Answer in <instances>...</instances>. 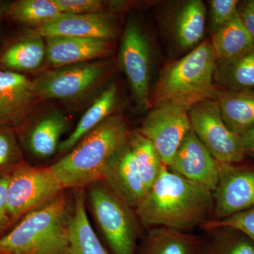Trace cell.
Listing matches in <instances>:
<instances>
[{
	"label": "cell",
	"mask_w": 254,
	"mask_h": 254,
	"mask_svg": "<svg viewBox=\"0 0 254 254\" xmlns=\"http://www.w3.org/2000/svg\"><path fill=\"white\" fill-rule=\"evenodd\" d=\"M45 64V38L28 33L11 42L0 53V69L26 74L41 69Z\"/></svg>",
	"instance_id": "d6986e66"
},
{
	"label": "cell",
	"mask_w": 254,
	"mask_h": 254,
	"mask_svg": "<svg viewBox=\"0 0 254 254\" xmlns=\"http://www.w3.org/2000/svg\"><path fill=\"white\" fill-rule=\"evenodd\" d=\"M40 100L33 79L0 69V127L16 131L35 113Z\"/></svg>",
	"instance_id": "5bb4252c"
},
{
	"label": "cell",
	"mask_w": 254,
	"mask_h": 254,
	"mask_svg": "<svg viewBox=\"0 0 254 254\" xmlns=\"http://www.w3.org/2000/svg\"><path fill=\"white\" fill-rule=\"evenodd\" d=\"M208 254H254V242L240 230L215 227L204 230Z\"/></svg>",
	"instance_id": "4316f807"
},
{
	"label": "cell",
	"mask_w": 254,
	"mask_h": 254,
	"mask_svg": "<svg viewBox=\"0 0 254 254\" xmlns=\"http://www.w3.org/2000/svg\"><path fill=\"white\" fill-rule=\"evenodd\" d=\"M238 14L242 24L254 42V0L240 1Z\"/></svg>",
	"instance_id": "d6a6232c"
},
{
	"label": "cell",
	"mask_w": 254,
	"mask_h": 254,
	"mask_svg": "<svg viewBox=\"0 0 254 254\" xmlns=\"http://www.w3.org/2000/svg\"><path fill=\"white\" fill-rule=\"evenodd\" d=\"M215 81L225 91H254V48L238 58L216 61Z\"/></svg>",
	"instance_id": "603a6c76"
},
{
	"label": "cell",
	"mask_w": 254,
	"mask_h": 254,
	"mask_svg": "<svg viewBox=\"0 0 254 254\" xmlns=\"http://www.w3.org/2000/svg\"><path fill=\"white\" fill-rule=\"evenodd\" d=\"M240 137L246 148L254 153V127L241 134Z\"/></svg>",
	"instance_id": "836d02e7"
},
{
	"label": "cell",
	"mask_w": 254,
	"mask_h": 254,
	"mask_svg": "<svg viewBox=\"0 0 254 254\" xmlns=\"http://www.w3.org/2000/svg\"><path fill=\"white\" fill-rule=\"evenodd\" d=\"M197 185L213 192L219 178L218 162L190 129L179 147L168 168Z\"/></svg>",
	"instance_id": "2e32d148"
},
{
	"label": "cell",
	"mask_w": 254,
	"mask_h": 254,
	"mask_svg": "<svg viewBox=\"0 0 254 254\" xmlns=\"http://www.w3.org/2000/svg\"><path fill=\"white\" fill-rule=\"evenodd\" d=\"M215 63L211 42L207 39L181 59L169 63L150 95V108L175 105L190 111L200 102L216 98Z\"/></svg>",
	"instance_id": "3957f363"
},
{
	"label": "cell",
	"mask_w": 254,
	"mask_h": 254,
	"mask_svg": "<svg viewBox=\"0 0 254 254\" xmlns=\"http://www.w3.org/2000/svg\"><path fill=\"white\" fill-rule=\"evenodd\" d=\"M118 87L110 84L102 91L73 128L71 133L60 143L58 153L64 155L93 128L113 115V109L118 100Z\"/></svg>",
	"instance_id": "44dd1931"
},
{
	"label": "cell",
	"mask_w": 254,
	"mask_h": 254,
	"mask_svg": "<svg viewBox=\"0 0 254 254\" xmlns=\"http://www.w3.org/2000/svg\"><path fill=\"white\" fill-rule=\"evenodd\" d=\"M62 14L54 0H17L10 3L6 16L34 29L52 22Z\"/></svg>",
	"instance_id": "484cf974"
},
{
	"label": "cell",
	"mask_w": 254,
	"mask_h": 254,
	"mask_svg": "<svg viewBox=\"0 0 254 254\" xmlns=\"http://www.w3.org/2000/svg\"><path fill=\"white\" fill-rule=\"evenodd\" d=\"M71 205L64 191L48 204L26 214L0 238V254H70Z\"/></svg>",
	"instance_id": "277c9868"
},
{
	"label": "cell",
	"mask_w": 254,
	"mask_h": 254,
	"mask_svg": "<svg viewBox=\"0 0 254 254\" xmlns=\"http://www.w3.org/2000/svg\"><path fill=\"white\" fill-rule=\"evenodd\" d=\"M47 64L51 68L103 60L113 54V42L76 37L45 38Z\"/></svg>",
	"instance_id": "e0dca14e"
},
{
	"label": "cell",
	"mask_w": 254,
	"mask_h": 254,
	"mask_svg": "<svg viewBox=\"0 0 254 254\" xmlns=\"http://www.w3.org/2000/svg\"><path fill=\"white\" fill-rule=\"evenodd\" d=\"M10 3H11L10 1L0 0V18L6 16Z\"/></svg>",
	"instance_id": "e575fe53"
},
{
	"label": "cell",
	"mask_w": 254,
	"mask_h": 254,
	"mask_svg": "<svg viewBox=\"0 0 254 254\" xmlns=\"http://www.w3.org/2000/svg\"><path fill=\"white\" fill-rule=\"evenodd\" d=\"M86 190L92 214L113 254H136L143 227L135 209L102 181Z\"/></svg>",
	"instance_id": "8992f818"
},
{
	"label": "cell",
	"mask_w": 254,
	"mask_h": 254,
	"mask_svg": "<svg viewBox=\"0 0 254 254\" xmlns=\"http://www.w3.org/2000/svg\"><path fill=\"white\" fill-rule=\"evenodd\" d=\"M23 161V152L16 131L0 127V175L9 173Z\"/></svg>",
	"instance_id": "83f0119b"
},
{
	"label": "cell",
	"mask_w": 254,
	"mask_h": 254,
	"mask_svg": "<svg viewBox=\"0 0 254 254\" xmlns=\"http://www.w3.org/2000/svg\"><path fill=\"white\" fill-rule=\"evenodd\" d=\"M213 192L166 166L135 211L142 226L191 232L213 220Z\"/></svg>",
	"instance_id": "6da1fadb"
},
{
	"label": "cell",
	"mask_w": 254,
	"mask_h": 254,
	"mask_svg": "<svg viewBox=\"0 0 254 254\" xmlns=\"http://www.w3.org/2000/svg\"><path fill=\"white\" fill-rule=\"evenodd\" d=\"M164 166L151 142L137 130L131 131L125 144L107 164L100 181L135 209Z\"/></svg>",
	"instance_id": "5b68a950"
},
{
	"label": "cell",
	"mask_w": 254,
	"mask_h": 254,
	"mask_svg": "<svg viewBox=\"0 0 254 254\" xmlns=\"http://www.w3.org/2000/svg\"><path fill=\"white\" fill-rule=\"evenodd\" d=\"M68 123L67 116L60 110L33 113L16 130L21 149L39 160L52 158L59 150Z\"/></svg>",
	"instance_id": "4fadbf2b"
},
{
	"label": "cell",
	"mask_w": 254,
	"mask_h": 254,
	"mask_svg": "<svg viewBox=\"0 0 254 254\" xmlns=\"http://www.w3.org/2000/svg\"><path fill=\"white\" fill-rule=\"evenodd\" d=\"M237 0H212L210 1L212 22L215 30L231 22L239 16Z\"/></svg>",
	"instance_id": "4dcf8cb0"
},
{
	"label": "cell",
	"mask_w": 254,
	"mask_h": 254,
	"mask_svg": "<svg viewBox=\"0 0 254 254\" xmlns=\"http://www.w3.org/2000/svg\"><path fill=\"white\" fill-rule=\"evenodd\" d=\"M111 70V64L99 60L50 68L33 78V81L40 100L73 103L95 91Z\"/></svg>",
	"instance_id": "52a82bcc"
},
{
	"label": "cell",
	"mask_w": 254,
	"mask_h": 254,
	"mask_svg": "<svg viewBox=\"0 0 254 254\" xmlns=\"http://www.w3.org/2000/svg\"><path fill=\"white\" fill-rule=\"evenodd\" d=\"M68 220L70 254H109L88 220L84 190H74Z\"/></svg>",
	"instance_id": "ffe728a7"
},
{
	"label": "cell",
	"mask_w": 254,
	"mask_h": 254,
	"mask_svg": "<svg viewBox=\"0 0 254 254\" xmlns=\"http://www.w3.org/2000/svg\"><path fill=\"white\" fill-rule=\"evenodd\" d=\"M63 14H86L96 13H115L120 9V1L101 0H54Z\"/></svg>",
	"instance_id": "f1b7e54d"
},
{
	"label": "cell",
	"mask_w": 254,
	"mask_h": 254,
	"mask_svg": "<svg viewBox=\"0 0 254 254\" xmlns=\"http://www.w3.org/2000/svg\"><path fill=\"white\" fill-rule=\"evenodd\" d=\"M64 190L50 167L40 168L27 162L18 164L9 173L8 210L14 225L26 214L44 206Z\"/></svg>",
	"instance_id": "ba28073f"
},
{
	"label": "cell",
	"mask_w": 254,
	"mask_h": 254,
	"mask_svg": "<svg viewBox=\"0 0 254 254\" xmlns=\"http://www.w3.org/2000/svg\"><path fill=\"white\" fill-rule=\"evenodd\" d=\"M189 115L192 131L217 161L240 163L247 157H254V153L244 145L240 135L232 131L224 122L216 98L194 105Z\"/></svg>",
	"instance_id": "9c48e42d"
},
{
	"label": "cell",
	"mask_w": 254,
	"mask_h": 254,
	"mask_svg": "<svg viewBox=\"0 0 254 254\" xmlns=\"http://www.w3.org/2000/svg\"><path fill=\"white\" fill-rule=\"evenodd\" d=\"M191 129L189 111L175 105L152 108L137 131L149 140L168 168L179 147Z\"/></svg>",
	"instance_id": "7c38bea8"
},
{
	"label": "cell",
	"mask_w": 254,
	"mask_h": 254,
	"mask_svg": "<svg viewBox=\"0 0 254 254\" xmlns=\"http://www.w3.org/2000/svg\"><path fill=\"white\" fill-rule=\"evenodd\" d=\"M9 173L0 175V238L14 226L8 210L7 190Z\"/></svg>",
	"instance_id": "1f68e13d"
},
{
	"label": "cell",
	"mask_w": 254,
	"mask_h": 254,
	"mask_svg": "<svg viewBox=\"0 0 254 254\" xmlns=\"http://www.w3.org/2000/svg\"><path fill=\"white\" fill-rule=\"evenodd\" d=\"M210 42L216 61L238 58L254 48V42L239 16L231 22L214 31Z\"/></svg>",
	"instance_id": "cb8c5ba5"
},
{
	"label": "cell",
	"mask_w": 254,
	"mask_h": 254,
	"mask_svg": "<svg viewBox=\"0 0 254 254\" xmlns=\"http://www.w3.org/2000/svg\"><path fill=\"white\" fill-rule=\"evenodd\" d=\"M219 178L213 192L214 221L254 208V165L218 162Z\"/></svg>",
	"instance_id": "8fae6325"
},
{
	"label": "cell",
	"mask_w": 254,
	"mask_h": 254,
	"mask_svg": "<svg viewBox=\"0 0 254 254\" xmlns=\"http://www.w3.org/2000/svg\"><path fill=\"white\" fill-rule=\"evenodd\" d=\"M215 227H233L245 233L254 242V208L218 221L210 220L201 229L206 230Z\"/></svg>",
	"instance_id": "f546056e"
},
{
	"label": "cell",
	"mask_w": 254,
	"mask_h": 254,
	"mask_svg": "<svg viewBox=\"0 0 254 254\" xmlns=\"http://www.w3.org/2000/svg\"><path fill=\"white\" fill-rule=\"evenodd\" d=\"M26 33L41 38L76 37L113 42L118 37L119 25L115 13L63 14L41 27L28 29Z\"/></svg>",
	"instance_id": "9a60e30c"
},
{
	"label": "cell",
	"mask_w": 254,
	"mask_h": 254,
	"mask_svg": "<svg viewBox=\"0 0 254 254\" xmlns=\"http://www.w3.org/2000/svg\"><path fill=\"white\" fill-rule=\"evenodd\" d=\"M206 11L203 1L190 0L177 11L174 23V34L183 49L196 47L205 33Z\"/></svg>",
	"instance_id": "d4e9b609"
},
{
	"label": "cell",
	"mask_w": 254,
	"mask_h": 254,
	"mask_svg": "<svg viewBox=\"0 0 254 254\" xmlns=\"http://www.w3.org/2000/svg\"><path fill=\"white\" fill-rule=\"evenodd\" d=\"M130 132L125 118L113 114L50 168L64 190H86L101 180L105 166L125 144Z\"/></svg>",
	"instance_id": "7a4b0ae2"
},
{
	"label": "cell",
	"mask_w": 254,
	"mask_h": 254,
	"mask_svg": "<svg viewBox=\"0 0 254 254\" xmlns=\"http://www.w3.org/2000/svg\"><path fill=\"white\" fill-rule=\"evenodd\" d=\"M119 60L137 105L143 109H148L151 68L150 45L145 31L136 20L127 21Z\"/></svg>",
	"instance_id": "30bf717a"
},
{
	"label": "cell",
	"mask_w": 254,
	"mask_h": 254,
	"mask_svg": "<svg viewBox=\"0 0 254 254\" xmlns=\"http://www.w3.org/2000/svg\"><path fill=\"white\" fill-rule=\"evenodd\" d=\"M215 98L224 122L232 131L240 136L254 127V91L218 89Z\"/></svg>",
	"instance_id": "7402d4cb"
},
{
	"label": "cell",
	"mask_w": 254,
	"mask_h": 254,
	"mask_svg": "<svg viewBox=\"0 0 254 254\" xmlns=\"http://www.w3.org/2000/svg\"><path fill=\"white\" fill-rule=\"evenodd\" d=\"M208 242L203 235L166 227L148 229L136 254H208Z\"/></svg>",
	"instance_id": "ac0fdd59"
}]
</instances>
